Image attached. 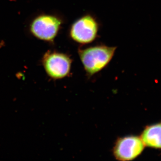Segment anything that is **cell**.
<instances>
[{"label": "cell", "instance_id": "6da1fadb", "mask_svg": "<svg viewBox=\"0 0 161 161\" xmlns=\"http://www.w3.org/2000/svg\"><path fill=\"white\" fill-rule=\"evenodd\" d=\"M116 47L99 44L78 50L80 61L89 77H92L105 68L115 55Z\"/></svg>", "mask_w": 161, "mask_h": 161}, {"label": "cell", "instance_id": "7a4b0ae2", "mask_svg": "<svg viewBox=\"0 0 161 161\" xmlns=\"http://www.w3.org/2000/svg\"><path fill=\"white\" fill-rule=\"evenodd\" d=\"M63 22L61 18L55 15H38L30 23L29 31L38 40L53 43L61 29Z\"/></svg>", "mask_w": 161, "mask_h": 161}, {"label": "cell", "instance_id": "3957f363", "mask_svg": "<svg viewBox=\"0 0 161 161\" xmlns=\"http://www.w3.org/2000/svg\"><path fill=\"white\" fill-rule=\"evenodd\" d=\"M72 62V58L67 54L53 50L47 52L41 60L47 75L54 80L68 77L71 72Z\"/></svg>", "mask_w": 161, "mask_h": 161}, {"label": "cell", "instance_id": "277c9868", "mask_svg": "<svg viewBox=\"0 0 161 161\" xmlns=\"http://www.w3.org/2000/svg\"><path fill=\"white\" fill-rule=\"evenodd\" d=\"M99 29L97 19L92 15L86 14L72 23L69 30V36L76 43L85 45L96 40Z\"/></svg>", "mask_w": 161, "mask_h": 161}, {"label": "cell", "instance_id": "5b68a950", "mask_svg": "<svg viewBox=\"0 0 161 161\" xmlns=\"http://www.w3.org/2000/svg\"><path fill=\"white\" fill-rule=\"evenodd\" d=\"M145 147L140 136H127L117 139L112 149V154L117 160L131 161L140 156Z\"/></svg>", "mask_w": 161, "mask_h": 161}, {"label": "cell", "instance_id": "8992f818", "mask_svg": "<svg viewBox=\"0 0 161 161\" xmlns=\"http://www.w3.org/2000/svg\"><path fill=\"white\" fill-rule=\"evenodd\" d=\"M140 137L146 147L161 150V122L146 126Z\"/></svg>", "mask_w": 161, "mask_h": 161}]
</instances>
